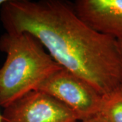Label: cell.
Returning <instances> with one entry per match:
<instances>
[{"instance_id": "3", "label": "cell", "mask_w": 122, "mask_h": 122, "mask_svg": "<svg viewBox=\"0 0 122 122\" xmlns=\"http://www.w3.org/2000/svg\"><path fill=\"white\" fill-rule=\"evenodd\" d=\"M38 90L69 108L79 121L99 114L103 96L86 80L65 69L50 76Z\"/></svg>"}, {"instance_id": "4", "label": "cell", "mask_w": 122, "mask_h": 122, "mask_svg": "<svg viewBox=\"0 0 122 122\" xmlns=\"http://www.w3.org/2000/svg\"><path fill=\"white\" fill-rule=\"evenodd\" d=\"M4 122H77V115L53 96L33 90L4 108Z\"/></svg>"}, {"instance_id": "10", "label": "cell", "mask_w": 122, "mask_h": 122, "mask_svg": "<svg viewBox=\"0 0 122 122\" xmlns=\"http://www.w3.org/2000/svg\"><path fill=\"white\" fill-rule=\"evenodd\" d=\"M0 122H4L3 117H2V113H0Z\"/></svg>"}, {"instance_id": "6", "label": "cell", "mask_w": 122, "mask_h": 122, "mask_svg": "<svg viewBox=\"0 0 122 122\" xmlns=\"http://www.w3.org/2000/svg\"><path fill=\"white\" fill-rule=\"evenodd\" d=\"M100 115L106 122H122V87L103 96Z\"/></svg>"}, {"instance_id": "7", "label": "cell", "mask_w": 122, "mask_h": 122, "mask_svg": "<svg viewBox=\"0 0 122 122\" xmlns=\"http://www.w3.org/2000/svg\"><path fill=\"white\" fill-rule=\"evenodd\" d=\"M77 122H106L100 117V115H97L95 117L87 119H85V120H81V121H78Z\"/></svg>"}, {"instance_id": "9", "label": "cell", "mask_w": 122, "mask_h": 122, "mask_svg": "<svg viewBox=\"0 0 122 122\" xmlns=\"http://www.w3.org/2000/svg\"><path fill=\"white\" fill-rule=\"evenodd\" d=\"M6 1L7 0H0V8H1V6L4 4Z\"/></svg>"}, {"instance_id": "2", "label": "cell", "mask_w": 122, "mask_h": 122, "mask_svg": "<svg viewBox=\"0 0 122 122\" xmlns=\"http://www.w3.org/2000/svg\"><path fill=\"white\" fill-rule=\"evenodd\" d=\"M0 50L6 54L0 67V106L4 109L33 90L62 69L37 39L26 33H5Z\"/></svg>"}, {"instance_id": "5", "label": "cell", "mask_w": 122, "mask_h": 122, "mask_svg": "<svg viewBox=\"0 0 122 122\" xmlns=\"http://www.w3.org/2000/svg\"><path fill=\"white\" fill-rule=\"evenodd\" d=\"M74 8L81 20L94 30L122 39V0H77Z\"/></svg>"}, {"instance_id": "1", "label": "cell", "mask_w": 122, "mask_h": 122, "mask_svg": "<svg viewBox=\"0 0 122 122\" xmlns=\"http://www.w3.org/2000/svg\"><path fill=\"white\" fill-rule=\"evenodd\" d=\"M0 19L8 33L35 37L62 69L81 77L104 96L121 86L118 40L92 29L74 5L61 0H9Z\"/></svg>"}, {"instance_id": "8", "label": "cell", "mask_w": 122, "mask_h": 122, "mask_svg": "<svg viewBox=\"0 0 122 122\" xmlns=\"http://www.w3.org/2000/svg\"><path fill=\"white\" fill-rule=\"evenodd\" d=\"M119 41V48L121 51V55H122V40H118ZM121 86L122 87V79H121Z\"/></svg>"}]
</instances>
